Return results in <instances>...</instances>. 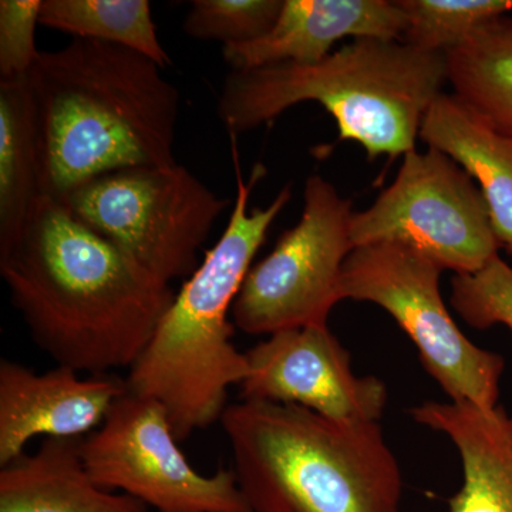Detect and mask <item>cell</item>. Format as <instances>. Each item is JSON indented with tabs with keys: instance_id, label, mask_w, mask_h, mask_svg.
Segmentation results:
<instances>
[{
	"instance_id": "1",
	"label": "cell",
	"mask_w": 512,
	"mask_h": 512,
	"mask_svg": "<svg viewBox=\"0 0 512 512\" xmlns=\"http://www.w3.org/2000/svg\"><path fill=\"white\" fill-rule=\"evenodd\" d=\"M0 274L33 342L76 372L131 367L174 302L148 274L55 198L43 197Z\"/></svg>"
},
{
	"instance_id": "2",
	"label": "cell",
	"mask_w": 512,
	"mask_h": 512,
	"mask_svg": "<svg viewBox=\"0 0 512 512\" xmlns=\"http://www.w3.org/2000/svg\"><path fill=\"white\" fill-rule=\"evenodd\" d=\"M45 197L137 165H173L181 97L153 60L90 39L42 52L29 76Z\"/></svg>"
},
{
	"instance_id": "3",
	"label": "cell",
	"mask_w": 512,
	"mask_h": 512,
	"mask_svg": "<svg viewBox=\"0 0 512 512\" xmlns=\"http://www.w3.org/2000/svg\"><path fill=\"white\" fill-rule=\"evenodd\" d=\"M237 195L227 227L165 312L150 345L130 367L128 392L156 400L178 441L221 420L229 387L247 379L245 353L231 342L228 320L268 229L292 200L286 185L266 208L249 210L252 188L265 175L255 164L245 181L238 167Z\"/></svg>"
},
{
	"instance_id": "4",
	"label": "cell",
	"mask_w": 512,
	"mask_h": 512,
	"mask_svg": "<svg viewBox=\"0 0 512 512\" xmlns=\"http://www.w3.org/2000/svg\"><path fill=\"white\" fill-rule=\"evenodd\" d=\"M446 83V53L359 37L319 63L231 70L218 116L237 136L296 104L318 101L338 124L339 143L355 141L369 160L396 158L416 150L424 116Z\"/></svg>"
},
{
	"instance_id": "5",
	"label": "cell",
	"mask_w": 512,
	"mask_h": 512,
	"mask_svg": "<svg viewBox=\"0 0 512 512\" xmlns=\"http://www.w3.org/2000/svg\"><path fill=\"white\" fill-rule=\"evenodd\" d=\"M220 423L254 512H402V470L380 421L241 400Z\"/></svg>"
},
{
	"instance_id": "6",
	"label": "cell",
	"mask_w": 512,
	"mask_h": 512,
	"mask_svg": "<svg viewBox=\"0 0 512 512\" xmlns=\"http://www.w3.org/2000/svg\"><path fill=\"white\" fill-rule=\"evenodd\" d=\"M57 201L165 284L194 274L198 252L231 205L177 163L97 175Z\"/></svg>"
},
{
	"instance_id": "7",
	"label": "cell",
	"mask_w": 512,
	"mask_h": 512,
	"mask_svg": "<svg viewBox=\"0 0 512 512\" xmlns=\"http://www.w3.org/2000/svg\"><path fill=\"white\" fill-rule=\"evenodd\" d=\"M441 272L416 249L377 242L350 252L340 291L343 301L375 303L396 320L450 402L494 409L500 399L504 357L478 348L458 328L441 296Z\"/></svg>"
},
{
	"instance_id": "8",
	"label": "cell",
	"mask_w": 512,
	"mask_h": 512,
	"mask_svg": "<svg viewBox=\"0 0 512 512\" xmlns=\"http://www.w3.org/2000/svg\"><path fill=\"white\" fill-rule=\"evenodd\" d=\"M353 247L397 242L443 271L470 275L500 251L483 194L471 175L436 148L404 156L396 180L350 218Z\"/></svg>"
},
{
	"instance_id": "9",
	"label": "cell",
	"mask_w": 512,
	"mask_h": 512,
	"mask_svg": "<svg viewBox=\"0 0 512 512\" xmlns=\"http://www.w3.org/2000/svg\"><path fill=\"white\" fill-rule=\"evenodd\" d=\"M352 205L322 175L306 180L298 224L249 269L232 306L235 328L271 336L328 326L330 311L343 301V265L355 249L350 239Z\"/></svg>"
},
{
	"instance_id": "10",
	"label": "cell",
	"mask_w": 512,
	"mask_h": 512,
	"mask_svg": "<svg viewBox=\"0 0 512 512\" xmlns=\"http://www.w3.org/2000/svg\"><path fill=\"white\" fill-rule=\"evenodd\" d=\"M178 443L164 407L127 389L100 429L83 439L84 467L99 487L157 512H254L234 471L204 476Z\"/></svg>"
},
{
	"instance_id": "11",
	"label": "cell",
	"mask_w": 512,
	"mask_h": 512,
	"mask_svg": "<svg viewBox=\"0 0 512 512\" xmlns=\"http://www.w3.org/2000/svg\"><path fill=\"white\" fill-rule=\"evenodd\" d=\"M242 400L298 404L336 421H380L387 387L355 375L348 350L328 326L282 330L245 353Z\"/></svg>"
},
{
	"instance_id": "12",
	"label": "cell",
	"mask_w": 512,
	"mask_h": 512,
	"mask_svg": "<svg viewBox=\"0 0 512 512\" xmlns=\"http://www.w3.org/2000/svg\"><path fill=\"white\" fill-rule=\"evenodd\" d=\"M127 393L126 379L101 373L82 379L57 366L45 373L13 360L0 362V466L25 454L37 436L83 439L100 429L114 404Z\"/></svg>"
},
{
	"instance_id": "13",
	"label": "cell",
	"mask_w": 512,
	"mask_h": 512,
	"mask_svg": "<svg viewBox=\"0 0 512 512\" xmlns=\"http://www.w3.org/2000/svg\"><path fill=\"white\" fill-rule=\"evenodd\" d=\"M406 18L397 0H284L274 28L261 39L222 46L232 70L272 64H315L345 37L400 40Z\"/></svg>"
},
{
	"instance_id": "14",
	"label": "cell",
	"mask_w": 512,
	"mask_h": 512,
	"mask_svg": "<svg viewBox=\"0 0 512 512\" xmlns=\"http://www.w3.org/2000/svg\"><path fill=\"white\" fill-rule=\"evenodd\" d=\"M410 414L457 448L463 484L448 500L450 512H512V414L467 402H426Z\"/></svg>"
},
{
	"instance_id": "15",
	"label": "cell",
	"mask_w": 512,
	"mask_h": 512,
	"mask_svg": "<svg viewBox=\"0 0 512 512\" xmlns=\"http://www.w3.org/2000/svg\"><path fill=\"white\" fill-rule=\"evenodd\" d=\"M83 439L43 440L0 470V512H148L127 494L99 487L84 467Z\"/></svg>"
},
{
	"instance_id": "16",
	"label": "cell",
	"mask_w": 512,
	"mask_h": 512,
	"mask_svg": "<svg viewBox=\"0 0 512 512\" xmlns=\"http://www.w3.org/2000/svg\"><path fill=\"white\" fill-rule=\"evenodd\" d=\"M419 138L476 181L495 237L512 256V141L488 127L456 94L444 92L427 110Z\"/></svg>"
},
{
	"instance_id": "17",
	"label": "cell",
	"mask_w": 512,
	"mask_h": 512,
	"mask_svg": "<svg viewBox=\"0 0 512 512\" xmlns=\"http://www.w3.org/2000/svg\"><path fill=\"white\" fill-rule=\"evenodd\" d=\"M45 197L29 79L0 82V256L18 244Z\"/></svg>"
},
{
	"instance_id": "18",
	"label": "cell",
	"mask_w": 512,
	"mask_h": 512,
	"mask_svg": "<svg viewBox=\"0 0 512 512\" xmlns=\"http://www.w3.org/2000/svg\"><path fill=\"white\" fill-rule=\"evenodd\" d=\"M446 59L447 82L458 99L512 141V13L485 23Z\"/></svg>"
},
{
	"instance_id": "19",
	"label": "cell",
	"mask_w": 512,
	"mask_h": 512,
	"mask_svg": "<svg viewBox=\"0 0 512 512\" xmlns=\"http://www.w3.org/2000/svg\"><path fill=\"white\" fill-rule=\"evenodd\" d=\"M40 25L74 39L97 40L133 50L161 69L171 64L147 0H42Z\"/></svg>"
},
{
	"instance_id": "20",
	"label": "cell",
	"mask_w": 512,
	"mask_h": 512,
	"mask_svg": "<svg viewBox=\"0 0 512 512\" xmlns=\"http://www.w3.org/2000/svg\"><path fill=\"white\" fill-rule=\"evenodd\" d=\"M406 18L402 42L447 53L498 16L512 13V0H397Z\"/></svg>"
},
{
	"instance_id": "21",
	"label": "cell",
	"mask_w": 512,
	"mask_h": 512,
	"mask_svg": "<svg viewBox=\"0 0 512 512\" xmlns=\"http://www.w3.org/2000/svg\"><path fill=\"white\" fill-rule=\"evenodd\" d=\"M282 8L284 0H194L183 30L222 46L254 42L274 28Z\"/></svg>"
},
{
	"instance_id": "22",
	"label": "cell",
	"mask_w": 512,
	"mask_h": 512,
	"mask_svg": "<svg viewBox=\"0 0 512 512\" xmlns=\"http://www.w3.org/2000/svg\"><path fill=\"white\" fill-rule=\"evenodd\" d=\"M451 306L474 329L504 325L512 333V268L500 255L470 275H454Z\"/></svg>"
},
{
	"instance_id": "23",
	"label": "cell",
	"mask_w": 512,
	"mask_h": 512,
	"mask_svg": "<svg viewBox=\"0 0 512 512\" xmlns=\"http://www.w3.org/2000/svg\"><path fill=\"white\" fill-rule=\"evenodd\" d=\"M40 8L42 0H0V82L29 79L35 69Z\"/></svg>"
}]
</instances>
